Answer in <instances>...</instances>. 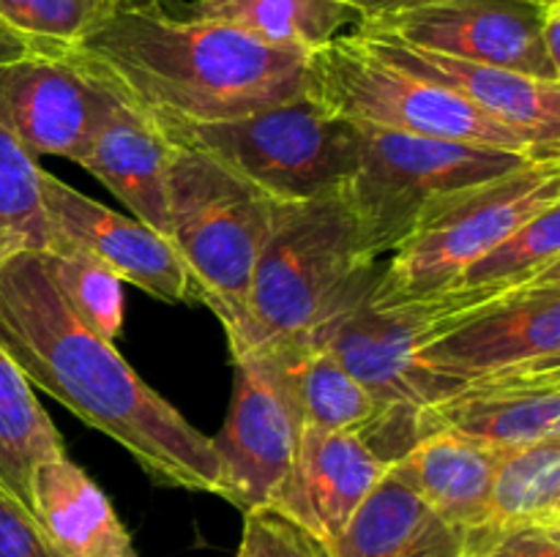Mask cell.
Returning a JSON list of instances; mask_svg holds the SVG:
<instances>
[{"label": "cell", "mask_w": 560, "mask_h": 557, "mask_svg": "<svg viewBox=\"0 0 560 557\" xmlns=\"http://www.w3.org/2000/svg\"><path fill=\"white\" fill-rule=\"evenodd\" d=\"M0 347L33 388L118 442L153 484L219 497L211 437L159 396L113 342L77 320L36 251L0 262Z\"/></svg>", "instance_id": "cell-1"}, {"label": "cell", "mask_w": 560, "mask_h": 557, "mask_svg": "<svg viewBox=\"0 0 560 557\" xmlns=\"http://www.w3.org/2000/svg\"><path fill=\"white\" fill-rule=\"evenodd\" d=\"M151 115L217 123L306 91L310 52L266 44L233 25L167 11H115L69 49Z\"/></svg>", "instance_id": "cell-2"}, {"label": "cell", "mask_w": 560, "mask_h": 557, "mask_svg": "<svg viewBox=\"0 0 560 557\" xmlns=\"http://www.w3.org/2000/svg\"><path fill=\"white\" fill-rule=\"evenodd\" d=\"M375 276V260L361 246L345 191L306 202H279L252 273L246 342L233 355L304 349Z\"/></svg>", "instance_id": "cell-3"}, {"label": "cell", "mask_w": 560, "mask_h": 557, "mask_svg": "<svg viewBox=\"0 0 560 557\" xmlns=\"http://www.w3.org/2000/svg\"><path fill=\"white\" fill-rule=\"evenodd\" d=\"M167 211V240L189 273L191 298L217 315L230 353H238L249 328L252 273L279 202L219 158L173 145Z\"/></svg>", "instance_id": "cell-4"}, {"label": "cell", "mask_w": 560, "mask_h": 557, "mask_svg": "<svg viewBox=\"0 0 560 557\" xmlns=\"http://www.w3.org/2000/svg\"><path fill=\"white\" fill-rule=\"evenodd\" d=\"M170 145L195 147L277 202L337 194L355 173V126L328 112L310 93L217 123L151 115Z\"/></svg>", "instance_id": "cell-5"}, {"label": "cell", "mask_w": 560, "mask_h": 557, "mask_svg": "<svg viewBox=\"0 0 560 557\" xmlns=\"http://www.w3.org/2000/svg\"><path fill=\"white\" fill-rule=\"evenodd\" d=\"M353 178L345 186L361 246L377 262L392 254L421 218L452 197L501 175L545 162L523 151L430 140L355 126Z\"/></svg>", "instance_id": "cell-6"}, {"label": "cell", "mask_w": 560, "mask_h": 557, "mask_svg": "<svg viewBox=\"0 0 560 557\" xmlns=\"http://www.w3.org/2000/svg\"><path fill=\"white\" fill-rule=\"evenodd\" d=\"M520 287L525 284L448 287L421 298L381 304L370 295V284L348 309L326 322L312 342L331 349L388 413L416 415L459 388V382L427 369L421 349Z\"/></svg>", "instance_id": "cell-7"}, {"label": "cell", "mask_w": 560, "mask_h": 557, "mask_svg": "<svg viewBox=\"0 0 560 557\" xmlns=\"http://www.w3.org/2000/svg\"><path fill=\"white\" fill-rule=\"evenodd\" d=\"M306 93L353 126L560 158L539 151L534 142L492 120L457 93L375 58L353 33H342L310 55Z\"/></svg>", "instance_id": "cell-8"}, {"label": "cell", "mask_w": 560, "mask_h": 557, "mask_svg": "<svg viewBox=\"0 0 560 557\" xmlns=\"http://www.w3.org/2000/svg\"><path fill=\"white\" fill-rule=\"evenodd\" d=\"M560 202V158H545L474 186L427 213L372 282L381 304L421 298L457 278L520 224Z\"/></svg>", "instance_id": "cell-9"}, {"label": "cell", "mask_w": 560, "mask_h": 557, "mask_svg": "<svg viewBox=\"0 0 560 557\" xmlns=\"http://www.w3.org/2000/svg\"><path fill=\"white\" fill-rule=\"evenodd\" d=\"M233 402L211 446L222 470L219 497L252 513L271 506L288 484L304 424L293 349H249L233 355Z\"/></svg>", "instance_id": "cell-10"}, {"label": "cell", "mask_w": 560, "mask_h": 557, "mask_svg": "<svg viewBox=\"0 0 560 557\" xmlns=\"http://www.w3.org/2000/svg\"><path fill=\"white\" fill-rule=\"evenodd\" d=\"M355 33L498 66L541 82H560V3L432 0L361 22Z\"/></svg>", "instance_id": "cell-11"}, {"label": "cell", "mask_w": 560, "mask_h": 557, "mask_svg": "<svg viewBox=\"0 0 560 557\" xmlns=\"http://www.w3.org/2000/svg\"><path fill=\"white\" fill-rule=\"evenodd\" d=\"M421 364L465 386L560 364V265L487 306L421 349Z\"/></svg>", "instance_id": "cell-12"}, {"label": "cell", "mask_w": 560, "mask_h": 557, "mask_svg": "<svg viewBox=\"0 0 560 557\" xmlns=\"http://www.w3.org/2000/svg\"><path fill=\"white\" fill-rule=\"evenodd\" d=\"M102 80L69 49L0 63V123L33 158L80 162L104 107Z\"/></svg>", "instance_id": "cell-13"}, {"label": "cell", "mask_w": 560, "mask_h": 557, "mask_svg": "<svg viewBox=\"0 0 560 557\" xmlns=\"http://www.w3.org/2000/svg\"><path fill=\"white\" fill-rule=\"evenodd\" d=\"M42 197L49 229L91 251L120 282L135 284L164 304L191 300L189 273L175 246L156 229L109 211L47 169L42 173Z\"/></svg>", "instance_id": "cell-14"}, {"label": "cell", "mask_w": 560, "mask_h": 557, "mask_svg": "<svg viewBox=\"0 0 560 557\" xmlns=\"http://www.w3.org/2000/svg\"><path fill=\"white\" fill-rule=\"evenodd\" d=\"M454 431L492 448L560 437V364L468 380L416 413V435Z\"/></svg>", "instance_id": "cell-15"}, {"label": "cell", "mask_w": 560, "mask_h": 557, "mask_svg": "<svg viewBox=\"0 0 560 557\" xmlns=\"http://www.w3.org/2000/svg\"><path fill=\"white\" fill-rule=\"evenodd\" d=\"M353 36L375 58L457 93L492 120L534 142L539 151L560 156V82H541L498 66L410 47L394 38Z\"/></svg>", "instance_id": "cell-16"}, {"label": "cell", "mask_w": 560, "mask_h": 557, "mask_svg": "<svg viewBox=\"0 0 560 557\" xmlns=\"http://www.w3.org/2000/svg\"><path fill=\"white\" fill-rule=\"evenodd\" d=\"M388 470L355 431H304L293 473L268 508L331 544Z\"/></svg>", "instance_id": "cell-17"}, {"label": "cell", "mask_w": 560, "mask_h": 557, "mask_svg": "<svg viewBox=\"0 0 560 557\" xmlns=\"http://www.w3.org/2000/svg\"><path fill=\"white\" fill-rule=\"evenodd\" d=\"M102 85L107 98L93 126L91 142L77 164L102 180L129 213H135L137 222L167 238V167L173 145L137 104L115 91L107 80H102Z\"/></svg>", "instance_id": "cell-18"}, {"label": "cell", "mask_w": 560, "mask_h": 557, "mask_svg": "<svg viewBox=\"0 0 560 557\" xmlns=\"http://www.w3.org/2000/svg\"><path fill=\"white\" fill-rule=\"evenodd\" d=\"M326 546L331 557H468V533L388 470L348 528Z\"/></svg>", "instance_id": "cell-19"}, {"label": "cell", "mask_w": 560, "mask_h": 557, "mask_svg": "<svg viewBox=\"0 0 560 557\" xmlns=\"http://www.w3.org/2000/svg\"><path fill=\"white\" fill-rule=\"evenodd\" d=\"M33 519L60 557H140L96 481L69 457L38 464Z\"/></svg>", "instance_id": "cell-20"}, {"label": "cell", "mask_w": 560, "mask_h": 557, "mask_svg": "<svg viewBox=\"0 0 560 557\" xmlns=\"http://www.w3.org/2000/svg\"><path fill=\"white\" fill-rule=\"evenodd\" d=\"M498 453L501 448L454 431H430L392 464V473L446 522L470 533L487 524Z\"/></svg>", "instance_id": "cell-21"}, {"label": "cell", "mask_w": 560, "mask_h": 557, "mask_svg": "<svg viewBox=\"0 0 560 557\" xmlns=\"http://www.w3.org/2000/svg\"><path fill=\"white\" fill-rule=\"evenodd\" d=\"M66 457L63 437L20 366L0 347V495L33 517L38 464Z\"/></svg>", "instance_id": "cell-22"}, {"label": "cell", "mask_w": 560, "mask_h": 557, "mask_svg": "<svg viewBox=\"0 0 560 557\" xmlns=\"http://www.w3.org/2000/svg\"><path fill=\"white\" fill-rule=\"evenodd\" d=\"M189 20L233 25L277 47L317 52L355 22L348 0H191Z\"/></svg>", "instance_id": "cell-23"}, {"label": "cell", "mask_w": 560, "mask_h": 557, "mask_svg": "<svg viewBox=\"0 0 560 557\" xmlns=\"http://www.w3.org/2000/svg\"><path fill=\"white\" fill-rule=\"evenodd\" d=\"M293 380L304 431H355L370 440L392 418L323 344L293 349Z\"/></svg>", "instance_id": "cell-24"}, {"label": "cell", "mask_w": 560, "mask_h": 557, "mask_svg": "<svg viewBox=\"0 0 560 557\" xmlns=\"http://www.w3.org/2000/svg\"><path fill=\"white\" fill-rule=\"evenodd\" d=\"M485 528H560V437L501 448Z\"/></svg>", "instance_id": "cell-25"}, {"label": "cell", "mask_w": 560, "mask_h": 557, "mask_svg": "<svg viewBox=\"0 0 560 557\" xmlns=\"http://www.w3.org/2000/svg\"><path fill=\"white\" fill-rule=\"evenodd\" d=\"M38 257L49 282L74 311L77 320L88 331L115 344L124 331V282L91 251L55 233L49 249Z\"/></svg>", "instance_id": "cell-26"}, {"label": "cell", "mask_w": 560, "mask_h": 557, "mask_svg": "<svg viewBox=\"0 0 560 557\" xmlns=\"http://www.w3.org/2000/svg\"><path fill=\"white\" fill-rule=\"evenodd\" d=\"M44 167L0 123V262L22 251L44 254L52 240L42 197Z\"/></svg>", "instance_id": "cell-27"}, {"label": "cell", "mask_w": 560, "mask_h": 557, "mask_svg": "<svg viewBox=\"0 0 560 557\" xmlns=\"http://www.w3.org/2000/svg\"><path fill=\"white\" fill-rule=\"evenodd\" d=\"M560 265V202L520 224L512 235L476 260L454 287H509L528 284Z\"/></svg>", "instance_id": "cell-28"}, {"label": "cell", "mask_w": 560, "mask_h": 557, "mask_svg": "<svg viewBox=\"0 0 560 557\" xmlns=\"http://www.w3.org/2000/svg\"><path fill=\"white\" fill-rule=\"evenodd\" d=\"M115 11V0H0V22L36 52L77 47Z\"/></svg>", "instance_id": "cell-29"}, {"label": "cell", "mask_w": 560, "mask_h": 557, "mask_svg": "<svg viewBox=\"0 0 560 557\" xmlns=\"http://www.w3.org/2000/svg\"><path fill=\"white\" fill-rule=\"evenodd\" d=\"M238 552L246 557H331L320 538L271 508L244 513V541Z\"/></svg>", "instance_id": "cell-30"}, {"label": "cell", "mask_w": 560, "mask_h": 557, "mask_svg": "<svg viewBox=\"0 0 560 557\" xmlns=\"http://www.w3.org/2000/svg\"><path fill=\"white\" fill-rule=\"evenodd\" d=\"M468 557H560V528H479Z\"/></svg>", "instance_id": "cell-31"}, {"label": "cell", "mask_w": 560, "mask_h": 557, "mask_svg": "<svg viewBox=\"0 0 560 557\" xmlns=\"http://www.w3.org/2000/svg\"><path fill=\"white\" fill-rule=\"evenodd\" d=\"M0 557H60L49 546L36 519L0 495Z\"/></svg>", "instance_id": "cell-32"}, {"label": "cell", "mask_w": 560, "mask_h": 557, "mask_svg": "<svg viewBox=\"0 0 560 557\" xmlns=\"http://www.w3.org/2000/svg\"><path fill=\"white\" fill-rule=\"evenodd\" d=\"M348 3L355 11V25H361V22L381 20V16L416 9V5L432 3V0H348Z\"/></svg>", "instance_id": "cell-33"}, {"label": "cell", "mask_w": 560, "mask_h": 557, "mask_svg": "<svg viewBox=\"0 0 560 557\" xmlns=\"http://www.w3.org/2000/svg\"><path fill=\"white\" fill-rule=\"evenodd\" d=\"M31 52H36V49L27 42H22L16 33H11L9 27L0 22V63H11V60H20Z\"/></svg>", "instance_id": "cell-34"}, {"label": "cell", "mask_w": 560, "mask_h": 557, "mask_svg": "<svg viewBox=\"0 0 560 557\" xmlns=\"http://www.w3.org/2000/svg\"><path fill=\"white\" fill-rule=\"evenodd\" d=\"M180 0H115L118 11H167Z\"/></svg>", "instance_id": "cell-35"}, {"label": "cell", "mask_w": 560, "mask_h": 557, "mask_svg": "<svg viewBox=\"0 0 560 557\" xmlns=\"http://www.w3.org/2000/svg\"><path fill=\"white\" fill-rule=\"evenodd\" d=\"M536 3H541V5H552V3H560V0H536Z\"/></svg>", "instance_id": "cell-36"}, {"label": "cell", "mask_w": 560, "mask_h": 557, "mask_svg": "<svg viewBox=\"0 0 560 557\" xmlns=\"http://www.w3.org/2000/svg\"><path fill=\"white\" fill-rule=\"evenodd\" d=\"M238 557H246V555H244V552H238Z\"/></svg>", "instance_id": "cell-37"}]
</instances>
